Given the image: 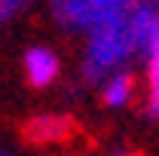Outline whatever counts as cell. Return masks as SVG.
Listing matches in <instances>:
<instances>
[{
  "label": "cell",
  "instance_id": "cell-1",
  "mask_svg": "<svg viewBox=\"0 0 159 156\" xmlns=\"http://www.w3.org/2000/svg\"><path fill=\"white\" fill-rule=\"evenodd\" d=\"M156 31H159V9L141 3V0L125 16L89 31L83 37L77 83L83 89H98L104 77L132 67L138 58L147 55Z\"/></svg>",
  "mask_w": 159,
  "mask_h": 156
},
{
  "label": "cell",
  "instance_id": "cell-2",
  "mask_svg": "<svg viewBox=\"0 0 159 156\" xmlns=\"http://www.w3.org/2000/svg\"><path fill=\"white\" fill-rule=\"evenodd\" d=\"M138 0H46L49 16L67 34H89L107 21L125 16Z\"/></svg>",
  "mask_w": 159,
  "mask_h": 156
},
{
  "label": "cell",
  "instance_id": "cell-3",
  "mask_svg": "<svg viewBox=\"0 0 159 156\" xmlns=\"http://www.w3.org/2000/svg\"><path fill=\"white\" fill-rule=\"evenodd\" d=\"M61 55L46 46V43H31L25 52H21V74H25V83L31 89H52L55 83L61 80Z\"/></svg>",
  "mask_w": 159,
  "mask_h": 156
},
{
  "label": "cell",
  "instance_id": "cell-4",
  "mask_svg": "<svg viewBox=\"0 0 159 156\" xmlns=\"http://www.w3.org/2000/svg\"><path fill=\"white\" fill-rule=\"evenodd\" d=\"M138 89H141L138 74H135L132 67H125V71H116V74L104 77L95 92H98L101 107H107V110H125L129 104H135Z\"/></svg>",
  "mask_w": 159,
  "mask_h": 156
},
{
  "label": "cell",
  "instance_id": "cell-5",
  "mask_svg": "<svg viewBox=\"0 0 159 156\" xmlns=\"http://www.w3.org/2000/svg\"><path fill=\"white\" fill-rule=\"evenodd\" d=\"M74 135V119L67 113H40L31 117L25 126V138L34 144H64L67 138Z\"/></svg>",
  "mask_w": 159,
  "mask_h": 156
},
{
  "label": "cell",
  "instance_id": "cell-6",
  "mask_svg": "<svg viewBox=\"0 0 159 156\" xmlns=\"http://www.w3.org/2000/svg\"><path fill=\"white\" fill-rule=\"evenodd\" d=\"M31 6H34V0H0V28L25 16Z\"/></svg>",
  "mask_w": 159,
  "mask_h": 156
},
{
  "label": "cell",
  "instance_id": "cell-7",
  "mask_svg": "<svg viewBox=\"0 0 159 156\" xmlns=\"http://www.w3.org/2000/svg\"><path fill=\"white\" fill-rule=\"evenodd\" d=\"M141 3H147V6H153V9H159V0H141Z\"/></svg>",
  "mask_w": 159,
  "mask_h": 156
},
{
  "label": "cell",
  "instance_id": "cell-8",
  "mask_svg": "<svg viewBox=\"0 0 159 156\" xmlns=\"http://www.w3.org/2000/svg\"><path fill=\"white\" fill-rule=\"evenodd\" d=\"M0 156H16V153H9V150H0Z\"/></svg>",
  "mask_w": 159,
  "mask_h": 156
}]
</instances>
